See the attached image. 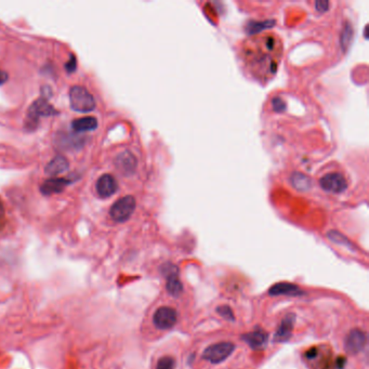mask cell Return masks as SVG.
<instances>
[{
	"instance_id": "obj_25",
	"label": "cell",
	"mask_w": 369,
	"mask_h": 369,
	"mask_svg": "<svg viewBox=\"0 0 369 369\" xmlns=\"http://www.w3.org/2000/svg\"><path fill=\"white\" fill-rule=\"evenodd\" d=\"M66 68L68 72H74L75 68H76V58L74 56H72V60H69V62L66 64Z\"/></svg>"
},
{
	"instance_id": "obj_27",
	"label": "cell",
	"mask_w": 369,
	"mask_h": 369,
	"mask_svg": "<svg viewBox=\"0 0 369 369\" xmlns=\"http://www.w3.org/2000/svg\"><path fill=\"white\" fill-rule=\"evenodd\" d=\"M8 80V73L0 69V85H3Z\"/></svg>"
},
{
	"instance_id": "obj_8",
	"label": "cell",
	"mask_w": 369,
	"mask_h": 369,
	"mask_svg": "<svg viewBox=\"0 0 369 369\" xmlns=\"http://www.w3.org/2000/svg\"><path fill=\"white\" fill-rule=\"evenodd\" d=\"M320 186L329 193L340 194L347 188V182L341 173H328L320 179Z\"/></svg>"
},
{
	"instance_id": "obj_9",
	"label": "cell",
	"mask_w": 369,
	"mask_h": 369,
	"mask_svg": "<svg viewBox=\"0 0 369 369\" xmlns=\"http://www.w3.org/2000/svg\"><path fill=\"white\" fill-rule=\"evenodd\" d=\"M367 337L364 331L360 329H353L350 331L345 339V351L349 354H357L360 353L366 344Z\"/></svg>"
},
{
	"instance_id": "obj_22",
	"label": "cell",
	"mask_w": 369,
	"mask_h": 369,
	"mask_svg": "<svg viewBox=\"0 0 369 369\" xmlns=\"http://www.w3.org/2000/svg\"><path fill=\"white\" fill-rule=\"evenodd\" d=\"M335 365H336L337 369H344V367L346 365V358L343 357V356H338L336 360Z\"/></svg>"
},
{
	"instance_id": "obj_7",
	"label": "cell",
	"mask_w": 369,
	"mask_h": 369,
	"mask_svg": "<svg viewBox=\"0 0 369 369\" xmlns=\"http://www.w3.org/2000/svg\"><path fill=\"white\" fill-rule=\"evenodd\" d=\"M163 272L167 277V284L166 288L170 296L174 298H178L183 292V285L179 279V271L178 267L173 264H166L163 266Z\"/></svg>"
},
{
	"instance_id": "obj_2",
	"label": "cell",
	"mask_w": 369,
	"mask_h": 369,
	"mask_svg": "<svg viewBox=\"0 0 369 369\" xmlns=\"http://www.w3.org/2000/svg\"><path fill=\"white\" fill-rule=\"evenodd\" d=\"M69 102H71V108L79 113H88L95 109L93 95L80 85H74L69 90Z\"/></svg>"
},
{
	"instance_id": "obj_14",
	"label": "cell",
	"mask_w": 369,
	"mask_h": 369,
	"mask_svg": "<svg viewBox=\"0 0 369 369\" xmlns=\"http://www.w3.org/2000/svg\"><path fill=\"white\" fill-rule=\"evenodd\" d=\"M116 167L124 174H130L137 167V159L130 152H124L116 158Z\"/></svg>"
},
{
	"instance_id": "obj_1",
	"label": "cell",
	"mask_w": 369,
	"mask_h": 369,
	"mask_svg": "<svg viewBox=\"0 0 369 369\" xmlns=\"http://www.w3.org/2000/svg\"><path fill=\"white\" fill-rule=\"evenodd\" d=\"M281 51V42L276 36L270 34L256 37L245 45V62L255 77L270 78L276 73Z\"/></svg>"
},
{
	"instance_id": "obj_5",
	"label": "cell",
	"mask_w": 369,
	"mask_h": 369,
	"mask_svg": "<svg viewBox=\"0 0 369 369\" xmlns=\"http://www.w3.org/2000/svg\"><path fill=\"white\" fill-rule=\"evenodd\" d=\"M136 209V199L133 196H125L112 206L110 215L116 222H125L129 219Z\"/></svg>"
},
{
	"instance_id": "obj_26",
	"label": "cell",
	"mask_w": 369,
	"mask_h": 369,
	"mask_svg": "<svg viewBox=\"0 0 369 369\" xmlns=\"http://www.w3.org/2000/svg\"><path fill=\"white\" fill-rule=\"evenodd\" d=\"M4 219H6V209H4L3 202L0 199V226L3 223Z\"/></svg>"
},
{
	"instance_id": "obj_3",
	"label": "cell",
	"mask_w": 369,
	"mask_h": 369,
	"mask_svg": "<svg viewBox=\"0 0 369 369\" xmlns=\"http://www.w3.org/2000/svg\"><path fill=\"white\" fill-rule=\"evenodd\" d=\"M58 112L49 104L47 99L40 98L33 103L28 112V117H26L25 126L28 130H34L38 126L39 119L41 117H48L57 115Z\"/></svg>"
},
{
	"instance_id": "obj_4",
	"label": "cell",
	"mask_w": 369,
	"mask_h": 369,
	"mask_svg": "<svg viewBox=\"0 0 369 369\" xmlns=\"http://www.w3.org/2000/svg\"><path fill=\"white\" fill-rule=\"evenodd\" d=\"M235 350V344L232 342H219V343L208 346L202 353V358L212 364H220L231 356Z\"/></svg>"
},
{
	"instance_id": "obj_24",
	"label": "cell",
	"mask_w": 369,
	"mask_h": 369,
	"mask_svg": "<svg viewBox=\"0 0 369 369\" xmlns=\"http://www.w3.org/2000/svg\"><path fill=\"white\" fill-rule=\"evenodd\" d=\"M317 354H318V350L316 349V347H312V349H310L306 353V356L307 358H309V360H314V358L317 356Z\"/></svg>"
},
{
	"instance_id": "obj_6",
	"label": "cell",
	"mask_w": 369,
	"mask_h": 369,
	"mask_svg": "<svg viewBox=\"0 0 369 369\" xmlns=\"http://www.w3.org/2000/svg\"><path fill=\"white\" fill-rule=\"evenodd\" d=\"M153 322L159 329H170L178 322V312L173 308L162 307L155 312Z\"/></svg>"
},
{
	"instance_id": "obj_12",
	"label": "cell",
	"mask_w": 369,
	"mask_h": 369,
	"mask_svg": "<svg viewBox=\"0 0 369 369\" xmlns=\"http://www.w3.org/2000/svg\"><path fill=\"white\" fill-rule=\"evenodd\" d=\"M117 189H118V184H117L114 176L111 174H103L100 176L97 182V192L103 199L114 195Z\"/></svg>"
},
{
	"instance_id": "obj_18",
	"label": "cell",
	"mask_w": 369,
	"mask_h": 369,
	"mask_svg": "<svg viewBox=\"0 0 369 369\" xmlns=\"http://www.w3.org/2000/svg\"><path fill=\"white\" fill-rule=\"evenodd\" d=\"M175 368V361L171 356H164L160 358L157 363L156 369H174Z\"/></svg>"
},
{
	"instance_id": "obj_13",
	"label": "cell",
	"mask_w": 369,
	"mask_h": 369,
	"mask_svg": "<svg viewBox=\"0 0 369 369\" xmlns=\"http://www.w3.org/2000/svg\"><path fill=\"white\" fill-rule=\"evenodd\" d=\"M72 182L71 178H52L45 181V183L41 185V192L45 195L60 193Z\"/></svg>"
},
{
	"instance_id": "obj_10",
	"label": "cell",
	"mask_w": 369,
	"mask_h": 369,
	"mask_svg": "<svg viewBox=\"0 0 369 369\" xmlns=\"http://www.w3.org/2000/svg\"><path fill=\"white\" fill-rule=\"evenodd\" d=\"M269 295L271 296H291V297H301L306 295V291H303L300 287L291 284V283H277V284L273 285L270 290Z\"/></svg>"
},
{
	"instance_id": "obj_20",
	"label": "cell",
	"mask_w": 369,
	"mask_h": 369,
	"mask_svg": "<svg viewBox=\"0 0 369 369\" xmlns=\"http://www.w3.org/2000/svg\"><path fill=\"white\" fill-rule=\"evenodd\" d=\"M328 237L329 239L333 240V242L337 243V244H341V245H346V246H350V248H352V245L350 242H347V240L345 239V237L342 236L341 234L337 233V232H330L328 234Z\"/></svg>"
},
{
	"instance_id": "obj_11",
	"label": "cell",
	"mask_w": 369,
	"mask_h": 369,
	"mask_svg": "<svg viewBox=\"0 0 369 369\" xmlns=\"http://www.w3.org/2000/svg\"><path fill=\"white\" fill-rule=\"evenodd\" d=\"M296 323V315L289 313L282 319V322L276 330L274 340L276 342H285L290 338L292 335L293 327Z\"/></svg>"
},
{
	"instance_id": "obj_15",
	"label": "cell",
	"mask_w": 369,
	"mask_h": 369,
	"mask_svg": "<svg viewBox=\"0 0 369 369\" xmlns=\"http://www.w3.org/2000/svg\"><path fill=\"white\" fill-rule=\"evenodd\" d=\"M243 340L253 349H259L263 346L267 341V334L264 330L256 329L253 333L246 334L243 336Z\"/></svg>"
},
{
	"instance_id": "obj_17",
	"label": "cell",
	"mask_w": 369,
	"mask_h": 369,
	"mask_svg": "<svg viewBox=\"0 0 369 369\" xmlns=\"http://www.w3.org/2000/svg\"><path fill=\"white\" fill-rule=\"evenodd\" d=\"M73 129L76 132L92 131L98 128V120L94 117H83V118L75 119L72 124Z\"/></svg>"
},
{
	"instance_id": "obj_23",
	"label": "cell",
	"mask_w": 369,
	"mask_h": 369,
	"mask_svg": "<svg viewBox=\"0 0 369 369\" xmlns=\"http://www.w3.org/2000/svg\"><path fill=\"white\" fill-rule=\"evenodd\" d=\"M328 6H329V3L326 2V1H317L316 3H315L316 10H318V11H320V12L326 11V10L328 9Z\"/></svg>"
},
{
	"instance_id": "obj_19",
	"label": "cell",
	"mask_w": 369,
	"mask_h": 369,
	"mask_svg": "<svg viewBox=\"0 0 369 369\" xmlns=\"http://www.w3.org/2000/svg\"><path fill=\"white\" fill-rule=\"evenodd\" d=\"M217 312L221 315V316L223 318H226L227 320H229V322H234V313H233V310L229 308L228 306H222V307H219L217 309Z\"/></svg>"
},
{
	"instance_id": "obj_21",
	"label": "cell",
	"mask_w": 369,
	"mask_h": 369,
	"mask_svg": "<svg viewBox=\"0 0 369 369\" xmlns=\"http://www.w3.org/2000/svg\"><path fill=\"white\" fill-rule=\"evenodd\" d=\"M285 103L280 98H276L273 100V109H274L276 112H283L285 110Z\"/></svg>"
},
{
	"instance_id": "obj_16",
	"label": "cell",
	"mask_w": 369,
	"mask_h": 369,
	"mask_svg": "<svg viewBox=\"0 0 369 369\" xmlns=\"http://www.w3.org/2000/svg\"><path fill=\"white\" fill-rule=\"evenodd\" d=\"M68 169V162L65 157L57 156L46 166V173L49 175H57Z\"/></svg>"
}]
</instances>
